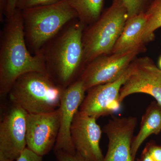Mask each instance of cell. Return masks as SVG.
Wrapping results in <instances>:
<instances>
[{"label":"cell","mask_w":161,"mask_h":161,"mask_svg":"<svg viewBox=\"0 0 161 161\" xmlns=\"http://www.w3.org/2000/svg\"><path fill=\"white\" fill-rule=\"evenodd\" d=\"M147 21L145 13L129 18L115 43L112 53L122 54L132 51L145 50L143 36Z\"/></svg>","instance_id":"14"},{"label":"cell","mask_w":161,"mask_h":161,"mask_svg":"<svg viewBox=\"0 0 161 161\" xmlns=\"http://www.w3.org/2000/svg\"><path fill=\"white\" fill-rule=\"evenodd\" d=\"M158 66L160 69H161V56L158 60Z\"/></svg>","instance_id":"27"},{"label":"cell","mask_w":161,"mask_h":161,"mask_svg":"<svg viewBox=\"0 0 161 161\" xmlns=\"http://www.w3.org/2000/svg\"><path fill=\"white\" fill-rule=\"evenodd\" d=\"M136 93L151 95L161 105V69L148 57L134 60V70L120 90L121 103Z\"/></svg>","instance_id":"11"},{"label":"cell","mask_w":161,"mask_h":161,"mask_svg":"<svg viewBox=\"0 0 161 161\" xmlns=\"http://www.w3.org/2000/svg\"><path fill=\"white\" fill-rule=\"evenodd\" d=\"M54 151L55 156L58 161H85L77 153L71 154L61 150Z\"/></svg>","instance_id":"22"},{"label":"cell","mask_w":161,"mask_h":161,"mask_svg":"<svg viewBox=\"0 0 161 161\" xmlns=\"http://www.w3.org/2000/svg\"><path fill=\"white\" fill-rule=\"evenodd\" d=\"M145 148L153 161H161V145L151 142L148 143Z\"/></svg>","instance_id":"21"},{"label":"cell","mask_w":161,"mask_h":161,"mask_svg":"<svg viewBox=\"0 0 161 161\" xmlns=\"http://www.w3.org/2000/svg\"><path fill=\"white\" fill-rule=\"evenodd\" d=\"M17 1V0H8L6 19L10 17L14 14L16 9V5Z\"/></svg>","instance_id":"23"},{"label":"cell","mask_w":161,"mask_h":161,"mask_svg":"<svg viewBox=\"0 0 161 161\" xmlns=\"http://www.w3.org/2000/svg\"><path fill=\"white\" fill-rule=\"evenodd\" d=\"M26 45L33 55L39 53L66 24L78 19L66 0L22 10Z\"/></svg>","instance_id":"3"},{"label":"cell","mask_w":161,"mask_h":161,"mask_svg":"<svg viewBox=\"0 0 161 161\" xmlns=\"http://www.w3.org/2000/svg\"><path fill=\"white\" fill-rule=\"evenodd\" d=\"M128 19L123 0H112L99 19L85 28L82 43L85 66L95 58L112 53Z\"/></svg>","instance_id":"5"},{"label":"cell","mask_w":161,"mask_h":161,"mask_svg":"<svg viewBox=\"0 0 161 161\" xmlns=\"http://www.w3.org/2000/svg\"><path fill=\"white\" fill-rule=\"evenodd\" d=\"M134 68V60L125 73L112 82L99 85L88 90L79 111L96 119L117 112L121 103L120 90Z\"/></svg>","instance_id":"7"},{"label":"cell","mask_w":161,"mask_h":161,"mask_svg":"<svg viewBox=\"0 0 161 161\" xmlns=\"http://www.w3.org/2000/svg\"><path fill=\"white\" fill-rule=\"evenodd\" d=\"M161 132V105L156 101H153L143 115L139 131L133 137L131 146V154L133 161H135L137 151L144 141L150 135H158Z\"/></svg>","instance_id":"15"},{"label":"cell","mask_w":161,"mask_h":161,"mask_svg":"<svg viewBox=\"0 0 161 161\" xmlns=\"http://www.w3.org/2000/svg\"><path fill=\"white\" fill-rule=\"evenodd\" d=\"M152 0H123L128 18L145 12Z\"/></svg>","instance_id":"18"},{"label":"cell","mask_w":161,"mask_h":161,"mask_svg":"<svg viewBox=\"0 0 161 161\" xmlns=\"http://www.w3.org/2000/svg\"><path fill=\"white\" fill-rule=\"evenodd\" d=\"M145 13L147 21L143 39L146 44L154 39V32L161 27V0H152Z\"/></svg>","instance_id":"17"},{"label":"cell","mask_w":161,"mask_h":161,"mask_svg":"<svg viewBox=\"0 0 161 161\" xmlns=\"http://www.w3.org/2000/svg\"><path fill=\"white\" fill-rule=\"evenodd\" d=\"M136 124L134 116L114 117L109 121L102 130L108 140L103 161H133L131 146Z\"/></svg>","instance_id":"13"},{"label":"cell","mask_w":161,"mask_h":161,"mask_svg":"<svg viewBox=\"0 0 161 161\" xmlns=\"http://www.w3.org/2000/svg\"><path fill=\"white\" fill-rule=\"evenodd\" d=\"M0 161H14V160L6 157L2 153H0Z\"/></svg>","instance_id":"26"},{"label":"cell","mask_w":161,"mask_h":161,"mask_svg":"<svg viewBox=\"0 0 161 161\" xmlns=\"http://www.w3.org/2000/svg\"><path fill=\"white\" fill-rule=\"evenodd\" d=\"M96 119L78 111L71 127V137L76 153L85 161H103L100 147L102 130Z\"/></svg>","instance_id":"9"},{"label":"cell","mask_w":161,"mask_h":161,"mask_svg":"<svg viewBox=\"0 0 161 161\" xmlns=\"http://www.w3.org/2000/svg\"><path fill=\"white\" fill-rule=\"evenodd\" d=\"M15 161H43V157L38 155L26 147Z\"/></svg>","instance_id":"20"},{"label":"cell","mask_w":161,"mask_h":161,"mask_svg":"<svg viewBox=\"0 0 161 161\" xmlns=\"http://www.w3.org/2000/svg\"><path fill=\"white\" fill-rule=\"evenodd\" d=\"M27 114L13 104L0 123V153L14 161L26 147Z\"/></svg>","instance_id":"10"},{"label":"cell","mask_w":161,"mask_h":161,"mask_svg":"<svg viewBox=\"0 0 161 161\" xmlns=\"http://www.w3.org/2000/svg\"><path fill=\"white\" fill-rule=\"evenodd\" d=\"M63 90L47 74L29 72L16 80L7 95L29 114H40L59 108Z\"/></svg>","instance_id":"4"},{"label":"cell","mask_w":161,"mask_h":161,"mask_svg":"<svg viewBox=\"0 0 161 161\" xmlns=\"http://www.w3.org/2000/svg\"><path fill=\"white\" fill-rule=\"evenodd\" d=\"M8 0H0V22L3 23L6 18Z\"/></svg>","instance_id":"24"},{"label":"cell","mask_w":161,"mask_h":161,"mask_svg":"<svg viewBox=\"0 0 161 161\" xmlns=\"http://www.w3.org/2000/svg\"><path fill=\"white\" fill-rule=\"evenodd\" d=\"M140 53L135 50L98 57L86 65L79 79L86 92L96 86L112 82L123 75Z\"/></svg>","instance_id":"6"},{"label":"cell","mask_w":161,"mask_h":161,"mask_svg":"<svg viewBox=\"0 0 161 161\" xmlns=\"http://www.w3.org/2000/svg\"><path fill=\"white\" fill-rule=\"evenodd\" d=\"M137 161H153V160L147 152V150L144 148L141 154L140 158L137 160Z\"/></svg>","instance_id":"25"},{"label":"cell","mask_w":161,"mask_h":161,"mask_svg":"<svg viewBox=\"0 0 161 161\" xmlns=\"http://www.w3.org/2000/svg\"><path fill=\"white\" fill-rule=\"evenodd\" d=\"M86 92L83 82L79 78L63 90L59 108L60 130L54 151L61 150L71 154H76L71 137V127L75 115L84 99Z\"/></svg>","instance_id":"12"},{"label":"cell","mask_w":161,"mask_h":161,"mask_svg":"<svg viewBox=\"0 0 161 161\" xmlns=\"http://www.w3.org/2000/svg\"><path fill=\"white\" fill-rule=\"evenodd\" d=\"M47 74L43 55L32 54L27 47L23 29L22 10L16 9L6 23L0 38V95L7 96L20 76L29 72Z\"/></svg>","instance_id":"1"},{"label":"cell","mask_w":161,"mask_h":161,"mask_svg":"<svg viewBox=\"0 0 161 161\" xmlns=\"http://www.w3.org/2000/svg\"><path fill=\"white\" fill-rule=\"evenodd\" d=\"M60 0H17L16 9L21 10L37 6L51 5L59 2Z\"/></svg>","instance_id":"19"},{"label":"cell","mask_w":161,"mask_h":161,"mask_svg":"<svg viewBox=\"0 0 161 161\" xmlns=\"http://www.w3.org/2000/svg\"><path fill=\"white\" fill-rule=\"evenodd\" d=\"M86 26L95 23L102 14L104 0H66Z\"/></svg>","instance_id":"16"},{"label":"cell","mask_w":161,"mask_h":161,"mask_svg":"<svg viewBox=\"0 0 161 161\" xmlns=\"http://www.w3.org/2000/svg\"><path fill=\"white\" fill-rule=\"evenodd\" d=\"M60 126L59 108L53 112L29 114L26 120V147L43 157L55 147Z\"/></svg>","instance_id":"8"},{"label":"cell","mask_w":161,"mask_h":161,"mask_svg":"<svg viewBox=\"0 0 161 161\" xmlns=\"http://www.w3.org/2000/svg\"><path fill=\"white\" fill-rule=\"evenodd\" d=\"M76 19L66 24L40 51L47 74L63 89L78 80L85 67L82 37L86 26Z\"/></svg>","instance_id":"2"}]
</instances>
